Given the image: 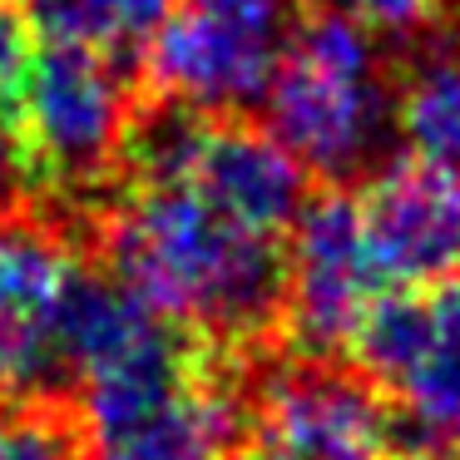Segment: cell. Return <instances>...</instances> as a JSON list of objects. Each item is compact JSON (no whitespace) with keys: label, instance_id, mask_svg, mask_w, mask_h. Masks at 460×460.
Masks as SVG:
<instances>
[{"label":"cell","instance_id":"obj_1","mask_svg":"<svg viewBox=\"0 0 460 460\" xmlns=\"http://www.w3.org/2000/svg\"><path fill=\"white\" fill-rule=\"evenodd\" d=\"M100 243L104 268L134 297L218 351L282 327L288 233L243 218L183 173L124 159L119 193L100 213Z\"/></svg>","mask_w":460,"mask_h":460},{"label":"cell","instance_id":"obj_2","mask_svg":"<svg viewBox=\"0 0 460 460\" xmlns=\"http://www.w3.org/2000/svg\"><path fill=\"white\" fill-rule=\"evenodd\" d=\"M75 440L90 460H228L248 396L223 357L154 317L75 376Z\"/></svg>","mask_w":460,"mask_h":460},{"label":"cell","instance_id":"obj_3","mask_svg":"<svg viewBox=\"0 0 460 460\" xmlns=\"http://www.w3.org/2000/svg\"><path fill=\"white\" fill-rule=\"evenodd\" d=\"M262 110L268 134L302 173H317L332 189L361 173L371 179L396 134V75L381 35L341 15L297 21Z\"/></svg>","mask_w":460,"mask_h":460},{"label":"cell","instance_id":"obj_4","mask_svg":"<svg viewBox=\"0 0 460 460\" xmlns=\"http://www.w3.org/2000/svg\"><path fill=\"white\" fill-rule=\"evenodd\" d=\"M144 104L119 60L84 45H35L25 80L15 164L60 199L110 189L124 169Z\"/></svg>","mask_w":460,"mask_h":460},{"label":"cell","instance_id":"obj_5","mask_svg":"<svg viewBox=\"0 0 460 460\" xmlns=\"http://www.w3.org/2000/svg\"><path fill=\"white\" fill-rule=\"evenodd\" d=\"M292 31V0H173L144 50L149 90L173 110L238 119L268 100Z\"/></svg>","mask_w":460,"mask_h":460},{"label":"cell","instance_id":"obj_6","mask_svg":"<svg viewBox=\"0 0 460 460\" xmlns=\"http://www.w3.org/2000/svg\"><path fill=\"white\" fill-rule=\"evenodd\" d=\"M367 228H361L357 193L322 189L302 203L288 233V292H282V327L292 332L302 357H337L357 347L367 317L386 297Z\"/></svg>","mask_w":460,"mask_h":460},{"label":"cell","instance_id":"obj_7","mask_svg":"<svg viewBox=\"0 0 460 460\" xmlns=\"http://www.w3.org/2000/svg\"><path fill=\"white\" fill-rule=\"evenodd\" d=\"M357 361L426 440L460 446V272L386 292L357 337Z\"/></svg>","mask_w":460,"mask_h":460},{"label":"cell","instance_id":"obj_8","mask_svg":"<svg viewBox=\"0 0 460 460\" xmlns=\"http://www.w3.org/2000/svg\"><path fill=\"white\" fill-rule=\"evenodd\" d=\"M262 450L282 460H391V401L341 357H288L248 396Z\"/></svg>","mask_w":460,"mask_h":460},{"label":"cell","instance_id":"obj_9","mask_svg":"<svg viewBox=\"0 0 460 460\" xmlns=\"http://www.w3.org/2000/svg\"><path fill=\"white\" fill-rule=\"evenodd\" d=\"M75 268L60 228L35 213H0V386L21 401H55L65 386L55 317Z\"/></svg>","mask_w":460,"mask_h":460},{"label":"cell","instance_id":"obj_10","mask_svg":"<svg viewBox=\"0 0 460 460\" xmlns=\"http://www.w3.org/2000/svg\"><path fill=\"white\" fill-rule=\"evenodd\" d=\"M371 258L391 292H420L460 272V179L416 159L381 164L357 193Z\"/></svg>","mask_w":460,"mask_h":460},{"label":"cell","instance_id":"obj_11","mask_svg":"<svg viewBox=\"0 0 460 460\" xmlns=\"http://www.w3.org/2000/svg\"><path fill=\"white\" fill-rule=\"evenodd\" d=\"M396 139L406 159L460 179V40L430 45L401 70Z\"/></svg>","mask_w":460,"mask_h":460},{"label":"cell","instance_id":"obj_12","mask_svg":"<svg viewBox=\"0 0 460 460\" xmlns=\"http://www.w3.org/2000/svg\"><path fill=\"white\" fill-rule=\"evenodd\" d=\"M25 21L60 45H84L110 60L144 55L173 0H21Z\"/></svg>","mask_w":460,"mask_h":460},{"label":"cell","instance_id":"obj_13","mask_svg":"<svg viewBox=\"0 0 460 460\" xmlns=\"http://www.w3.org/2000/svg\"><path fill=\"white\" fill-rule=\"evenodd\" d=\"M75 416L55 401L0 406V460H75Z\"/></svg>","mask_w":460,"mask_h":460},{"label":"cell","instance_id":"obj_14","mask_svg":"<svg viewBox=\"0 0 460 460\" xmlns=\"http://www.w3.org/2000/svg\"><path fill=\"white\" fill-rule=\"evenodd\" d=\"M292 5H307L317 15H341V21L361 25L371 35H386V40L391 35L411 40V35L430 31L440 11V0H292Z\"/></svg>","mask_w":460,"mask_h":460},{"label":"cell","instance_id":"obj_15","mask_svg":"<svg viewBox=\"0 0 460 460\" xmlns=\"http://www.w3.org/2000/svg\"><path fill=\"white\" fill-rule=\"evenodd\" d=\"M31 60H35V40L25 31V21L0 5V154H15V129H21Z\"/></svg>","mask_w":460,"mask_h":460},{"label":"cell","instance_id":"obj_16","mask_svg":"<svg viewBox=\"0 0 460 460\" xmlns=\"http://www.w3.org/2000/svg\"><path fill=\"white\" fill-rule=\"evenodd\" d=\"M396 460H460V446H430V450H411V456Z\"/></svg>","mask_w":460,"mask_h":460},{"label":"cell","instance_id":"obj_17","mask_svg":"<svg viewBox=\"0 0 460 460\" xmlns=\"http://www.w3.org/2000/svg\"><path fill=\"white\" fill-rule=\"evenodd\" d=\"M233 460H282V456H272V450H252V456H233Z\"/></svg>","mask_w":460,"mask_h":460}]
</instances>
